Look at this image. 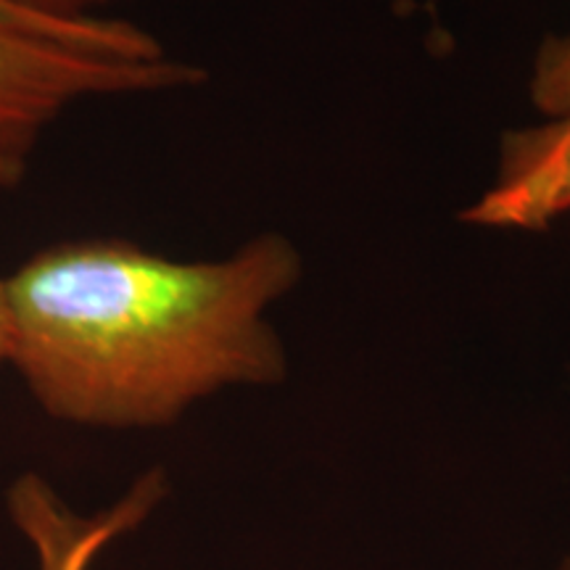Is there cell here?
I'll return each mask as SVG.
<instances>
[{"label":"cell","mask_w":570,"mask_h":570,"mask_svg":"<svg viewBox=\"0 0 570 570\" xmlns=\"http://www.w3.org/2000/svg\"><path fill=\"white\" fill-rule=\"evenodd\" d=\"M302 275L281 233L212 262L125 240L59 244L6 277L9 362L56 420L169 425L225 389L283 381L288 354L267 312Z\"/></svg>","instance_id":"6da1fadb"},{"label":"cell","mask_w":570,"mask_h":570,"mask_svg":"<svg viewBox=\"0 0 570 570\" xmlns=\"http://www.w3.org/2000/svg\"><path fill=\"white\" fill-rule=\"evenodd\" d=\"M167 497V479L159 468L148 470L122 499L96 515H77L51 483L38 473H24L9 489V515L21 537L30 541L35 570H90L111 541L146 523Z\"/></svg>","instance_id":"7a4b0ae2"},{"label":"cell","mask_w":570,"mask_h":570,"mask_svg":"<svg viewBox=\"0 0 570 570\" xmlns=\"http://www.w3.org/2000/svg\"><path fill=\"white\" fill-rule=\"evenodd\" d=\"M570 212V114L508 132L494 183L462 212L475 227L544 230Z\"/></svg>","instance_id":"3957f363"},{"label":"cell","mask_w":570,"mask_h":570,"mask_svg":"<svg viewBox=\"0 0 570 570\" xmlns=\"http://www.w3.org/2000/svg\"><path fill=\"white\" fill-rule=\"evenodd\" d=\"M531 104L544 117L570 114V32L541 42L531 69Z\"/></svg>","instance_id":"277c9868"},{"label":"cell","mask_w":570,"mask_h":570,"mask_svg":"<svg viewBox=\"0 0 570 570\" xmlns=\"http://www.w3.org/2000/svg\"><path fill=\"white\" fill-rule=\"evenodd\" d=\"M13 9L48 21H80L96 17L98 9L117 0H6Z\"/></svg>","instance_id":"5b68a950"},{"label":"cell","mask_w":570,"mask_h":570,"mask_svg":"<svg viewBox=\"0 0 570 570\" xmlns=\"http://www.w3.org/2000/svg\"><path fill=\"white\" fill-rule=\"evenodd\" d=\"M32 140L0 135V188L17 185L24 177V156Z\"/></svg>","instance_id":"8992f818"},{"label":"cell","mask_w":570,"mask_h":570,"mask_svg":"<svg viewBox=\"0 0 570 570\" xmlns=\"http://www.w3.org/2000/svg\"><path fill=\"white\" fill-rule=\"evenodd\" d=\"M9 352H11L9 298H6V277H0V362L9 360Z\"/></svg>","instance_id":"52a82bcc"},{"label":"cell","mask_w":570,"mask_h":570,"mask_svg":"<svg viewBox=\"0 0 570 570\" xmlns=\"http://www.w3.org/2000/svg\"><path fill=\"white\" fill-rule=\"evenodd\" d=\"M0 135H11V138H24V140H32L35 138V135H30V132L13 130V127H9L6 122H0Z\"/></svg>","instance_id":"ba28073f"},{"label":"cell","mask_w":570,"mask_h":570,"mask_svg":"<svg viewBox=\"0 0 570 570\" xmlns=\"http://www.w3.org/2000/svg\"><path fill=\"white\" fill-rule=\"evenodd\" d=\"M558 570H570V552L566 554V558L560 560V566H558Z\"/></svg>","instance_id":"9c48e42d"}]
</instances>
